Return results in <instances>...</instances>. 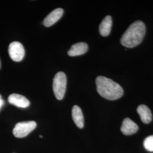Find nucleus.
Instances as JSON below:
<instances>
[{"label":"nucleus","instance_id":"9","mask_svg":"<svg viewBox=\"0 0 153 153\" xmlns=\"http://www.w3.org/2000/svg\"><path fill=\"white\" fill-rule=\"evenodd\" d=\"M137 111L143 123L149 124L152 121L153 116L151 110L147 105L144 104L140 105L137 108Z\"/></svg>","mask_w":153,"mask_h":153},{"label":"nucleus","instance_id":"13","mask_svg":"<svg viewBox=\"0 0 153 153\" xmlns=\"http://www.w3.org/2000/svg\"><path fill=\"white\" fill-rule=\"evenodd\" d=\"M143 146L149 152H153V135L146 137L145 139Z\"/></svg>","mask_w":153,"mask_h":153},{"label":"nucleus","instance_id":"6","mask_svg":"<svg viewBox=\"0 0 153 153\" xmlns=\"http://www.w3.org/2000/svg\"><path fill=\"white\" fill-rule=\"evenodd\" d=\"M8 101L11 104L19 108H27L30 104V101L25 97L18 94H12L9 98Z\"/></svg>","mask_w":153,"mask_h":153},{"label":"nucleus","instance_id":"15","mask_svg":"<svg viewBox=\"0 0 153 153\" xmlns=\"http://www.w3.org/2000/svg\"><path fill=\"white\" fill-rule=\"evenodd\" d=\"M1 60H0V69H1Z\"/></svg>","mask_w":153,"mask_h":153},{"label":"nucleus","instance_id":"4","mask_svg":"<svg viewBox=\"0 0 153 153\" xmlns=\"http://www.w3.org/2000/svg\"><path fill=\"white\" fill-rule=\"evenodd\" d=\"M36 127V123L33 121L17 123L13 129V133L17 138H23L33 131Z\"/></svg>","mask_w":153,"mask_h":153},{"label":"nucleus","instance_id":"8","mask_svg":"<svg viewBox=\"0 0 153 153\" xmlns=\"http://www.w3.org/2000/svg\"><path fill=\"white\" fill-rule=\"evenodd\" d=\"M138 130V126L133 121L129 118H126L122 123L121 126V131L126 136L131 135L137 132Z\"/></svg>","mask_w":153,"mask_h":153},{"label":"nucleus","instance_id":"7","mask_svg":"<svg viewBox=\"0 0 153 153\" xmlns=\"http://www.w3.org/2000/svg\"><path fill=\"white\" fill-rule=\"evenodd\" d=\"M64 14V10L61 8L56 9L51 11L49 14L45 18L43 24L45 27H50L57 22Z\"/></svg>","mask_w":153,"mask_h":153},{"label":"nucleus","instance_id":"1","mask_svg":"<svg viewBox=\"0 0 153 153\" xmlns=\"http://www.w3.org/2000/svg\"><path fill=\"white\" fill-rule=\"evenodd\" d=\"M96 85L99 95L108 100L118 99L124 94V90L119 84L105 76H98Z\"/></svg>","mask_w":153,"mask_h":153},{"label":"nucleus","instance_id":"11","mask_svg":"<svg viewBox=\"0 0 153 153\" xmlns=\"http://www.w3.org/2000/svg\"><path fill=\"white\" fill-rule=\"evenodd\" d=\"M112 25V17L110 16H107L100 24L99 28L100 34L102 36H104V37L109 35L111 31Z\"/></svg>","mask_w":153,"mask_h":153},{"label":"nucleus","instance_id":"5","mask_svg":"<svg viewBox=\"0 0 153 153\" xmlns=\"http://www.w3.org/2000/svg\"><path fill=\"white\" fill-rule=\"evenodd\" d=\"M8 51L11 60L16 62L21 61L25 55V51L23 45L18 42L11 43L9 46Z\"/></svg>","mask_w":153,"mask_h":153},{"label":"nucleus","instance_id":"2","mask_svg":"<svg viewBox=\"0 0 153 153\" xmlns=\"http://www.w3.org/2000/svg\"><path fill=\"white\" fill-rule=\"evenodd\" d=\"M146 33V27L141 21L133 23L128 28L120 39L121 44L126 48H134L140 44Z\"/></svg>","mask_w":153,"mask_h":153},{"label":"nucleus","instance_id":"10","mask_svg":"<svg viewBox=\"0 0 153 153\" xmlns=\"http://www.w3.org/2000/svg\"><path fill=\"white\" fill-rule=\"evenodd\" d=\"M88 50V45L86 43L80 42L73 44L68 52V54L70 56H78L83 55Z\"/></svg>","mask_w":153,"mask_h":153},{"label":"nucleus","instance_id":"16","mask_svg":"<svg viewBox=\"0 0 153 153\" xmlns=\"http://www.w3.org/2000/svg\"><path fill=\"white\" fill-rule=\"evenodd\" d=\"M40 137H41V138H42V136H40Z\"/></svg>","mask_w":153,"mask_h":153},{"label":"nucleus","instance_id":"12","mask_svg":"<svg viewBox=\"0 0 153 153\" xmlns=\"http://www.w3.org/2000/svg\"><path fill=\"white\" fill-rule=\"evenodd\" d=\"M71 115L73 120L76 125L80 129L83 128L84 126V117L80 107L78 105L73 106Z\"/></svg>","mask_w":153,"mask_h":153},{"label":"nucleus","instance_id":"3","mask_svg":"<svg viewBox=\"0 0 153 153\" xmlns=\"http://www.w3.org/2000/svg\"><path fill=\"white\" fill-rule=\"evenodd\" d=\"M66 88V76L64 72H58L53 78V90L56 98L61 100L64 97Z\"/></svg>","mask_w":153,"mask_h":153},{"label":"nucleus","instance_id":"14","mask_svg":"<svg viewBox=\"0 0 153 153\" xmlns=\"http://www.w3.org/2000/svg\"><path fill=\"white\" fill-rule=\"evenodd\" d=\"M4 104V100L2 98L1 95H0V109L2 108V107L3 106Z\"/></svg>","mask_w":153,"mask_h":153}]
</instances>
